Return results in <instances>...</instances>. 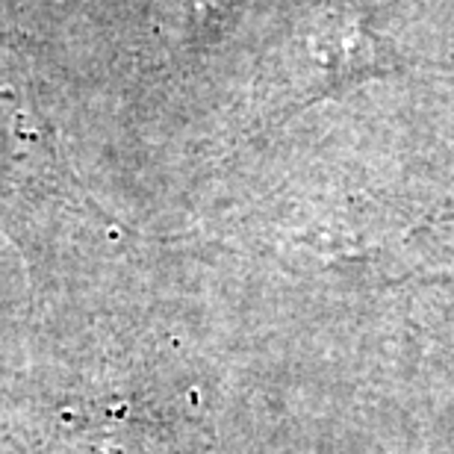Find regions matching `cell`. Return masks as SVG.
<instances>
[{"instance_id": "1", "label": "cell", "mask_w": 454, "mask_h": 454, "mask_svg": "<svg viewBox=\"0 0 454 454\" xmlns=\"http://www.w3.org/2000/svg\"><path fill=\"white\" fill-rule=\"evenodd\" d=\"M310 53L322 62V68L340 71V74H357V71L375 66L384 48L363 24L333 18V21L316 27Z\"/></svg>"}]
</instances>
